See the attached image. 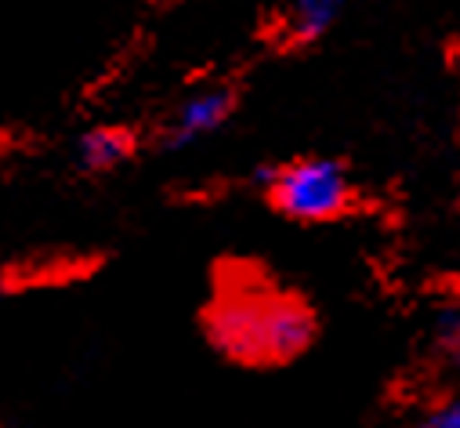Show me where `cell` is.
I'll use <instances>...</instances> for the list:
<instances>
[{
	"label": "cell",
	"mask_w": 460,
	"mask_h": 428,
	"mask_svg": "<svg viewBox=\"0 0 460 428\" xmlns=\"http://www.w3.org/2000/svg\"><path fill=\"white\" fill-rule=\"evenodd\" d=\"M261 185L272 207L290 222L323 226L352 207V178L341 160L330 156H301L261 174Z\"/></svg>",
	"instance_id": "7a4b0ae2"
},
{
	"label": "cell",
	"mask_w": 460,
	"mask_h": 428,
	"mask_svg": "<svg viewBox=\"0 0 460 428\" xmlns=\"http://www.w3.org/2000/svg\"><path fill=\"white\" fill-rule=\"evenodd\" d=\"M431 349H435V360L453 378H460V298L446 301L435 312V319H431Z\"/></svg>",
	"instance_id": "8992f818"
},
{
	"label": "cell",
	"mask_w": 460,
	"mask_h": 428,
	"mask_svg": "<svg viewBox=\"0 0 460 428\" xmlns=\"http://www.w3.org/2000/svg\"><path fill=\"white\" fill-rule=\"evenodd\" d=\"M236 110V94L228 87H199L192 91L189 98L178 102V110L171 113L167 120V146L174 149H189V146H199L207 138H214L228 117Z\"/></svg>",
	"instance_id": "3957f363"
},
{
	"label": "cell",
	"mask_w": 460,
	"mask_h": 428,
	"mask_svg": "<svg viewBox=\"0 0 460 428\" xmlns=\"http://www.w3.org/2000/svg\"><path fill=\"white\" fill-rule=\"evenodd\" d=\"M203 331L217 356L240 367H283L315 342L312 305L258 272H228L203 312Z\"/></svg>",
	"instance_id": "6da1fadb"
},
{
	"label": "cell",
	"mask_w": 460,
	"mask_h": 428,
	"mask_svg": "<svg viewBox=\"0 0 460 428\" xmlns=\"http://www.w3.org/2000/svg\"><path fill=\"white\" fill-rule=\"evenodd\" d=\"M341 12H344V0H290L283 30L294 44H312L333 30Z\"/></svg>",
	"instance_id": "5b68a950"
},
{
	"label": "cell",
	"mask_w": 460,
	"mask_h": 428,
	"mask_svg": "<svg viewBox=\"0 0 460 428\" xmlns=\"http://www.w3.org/2000/svg\"><path fill=\"white\" fill-rule=\"evenodd\" d=\"M76 156L87 171H112L135 156V131L128 128H117V124H102V128H91L80 146H76Z\"/></svg>",
	"instance_id": "277c9868"
},
{
	"label": "cell",
	"mask_w": 460,
	"mask_h": 428,
	"mask_svg": "<svg viewBox=\"0 0 460 428\" xmlns=\"http://www.w3.org/2000/svg\"><path fill=\"white\" fill-rule=\"evenodd\" d=\"M410 428H460V388L435 396V399L413 417Z\"/></svg>",
	"instance_id": "52a82bcc"
}]
</instances>
